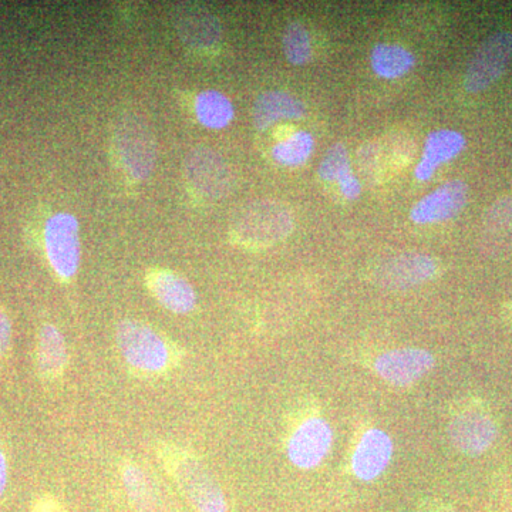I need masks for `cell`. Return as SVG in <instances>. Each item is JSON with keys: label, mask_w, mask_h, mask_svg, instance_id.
<instances>
[{"label": "cell", "mask_w": 512, "mask_h": 512, "mask_svg": "<svg viewBox=\"0 0 512 512\" xmlns=\"http://www.w3.org/2000/svg\"><path fill=\"white\" fill-rule=\"evenodd\" d=\"M45 248L47 259L59 278L69 281L79 271L82 241L77 218L59 212L46 222Z\"/></svg>", "instance_id": "5"}, {"label": "cell", "mask_w": 512, "mask_h": 512, "mask_svg": "<svg viewBox=\"0 0 512 512\" xmlns=\"http://www.w3.org/2000/svg\"><path fill=\"white\" fill-rule=\"evenodd\" d=\"M511 303H512V301H511Z\"/></svg>", "instance_id": "30"}, {"label": "cell", "mask_w": 512, "mask_h": 512, "mask_svg": "<svg viewBox=\"0 0 512 512\" xmlns=\"http://www.w3.org/2000/svg\"><path fill=\"white\" fill-rule=\"evenodd\" d=\"M12 340V323L5 312L0 311V355L8 350Z\"/></svg>", "instance_id": "27"}, {"label": "cell", "mask_w": 512, "mask_h": 512, "mask_svg": "<svg viewBox=\"0 0 512 512\" xmlns=\"http://www.w3.org/2000/svg\"><path fill=\"white\" fill-rule=\"evenodd\" d=\"M315 141L308 131H296L272 148V157L286 167L301 165L311 157Z\"/></svg>", "instance_id": "23"}, {"label": "cell", "mask_w": 512, "mask_h": 512, "mask_svg": "<svg viewBox=\"0 0 512 512\" xmlns=\"http://www.w3.org/2000/svg\"><path fill=\"white\" fill-rule=\"evenodd\" d=\"M195 114L202 126L221 130L234 119V106L225 94L217 90H205L195 100Z\"/></svg>", "instance_id": "22"}, {"label": "cell", "mask_w": 512, "mask_h": 512, "mask_svg": "<svg viewBox=\"0 0 512 512\" xmlns=\"http://www.w3.org/2000/svg\"><path fill=\"white\" fill-rule=\"evenodd\" d=\"M114 143L128 177L147 180L156 167L157 146L146 121L137 114H124L114 127Z\"/></svg>", "instance_id": "4"}, {"label": "cell", "mask_w": 512, "mask_h": 512, "mask_svg": "<svg viewBox=\"0 0 512 512\" xmlns=\"http://www.w3.org/2000/svg\"><path fill=\"white\" fill-rule=\"evenodd\" d=\"M339 185L340 191L349 200H355V198L359 197L360 192H362V185H360L359 180L352 173L343 177L339 181Z\"/></svg>", "instance_id": "26"}, {"label": "cell", "mask_w": 512, "mask_h": 512, "mask_svg": "<svg viewBox=\"0 0 512 512\" xmlns=\"http://www.w3.org/2000/svg\"><path fill=\"white\" fill-rule=\"evenodd\" d=\"M466 147V138L454 130H437L430 133L424 143L423 157L417 164L416 175L419 181H429L441 164L456 158Z\"/></svg>", "instance_id": "17"}, {"label": "cell", "mask_w": 512, "mask_h": 512, "mask_svg": "<svg viewBox=\"0 0 512 512\" xmlns=\"http://www.w3.org/2000/svg\"><path fill=\"white\" fill-rule=\"evenodd\" d=\"M282 46L286 59L295 66L308 63L312 57L311 35L299 22L289 23L282 35Z\"/></svg>", "instance_id": "24"}, {"label": "cell", "mask_w": 512, "mask_h": 512, "mask_svg": "<svg viewBox=\"0 0 512 512\" xmlns=\"http://www.w3.org/2000/svg\"><path fill=\"white\" fill-rule=\"evenodd\" d=\"M121 480L130 503L137 512H165L160 490L143 468L126 463L121 468Z\"/></svg>", "instance_id": "19"}, {"label": "cell", "mask_w": 512, "mask_h": 512, "mask_svg": "<svg viewBox=\"0 0 512 512\" xmlns=\"http://www.w3.org/2000/svg\"><path fill=\"white\" fill-rule=\"evenodd\" d=\"M373 72L383 79H399L413 69L416 57L406 47L379 43L370 55Z\"/></svg>", "instance_id": "21"}, {"label": "cell", "mask_w": 512, "mask_h": 512, "mask_svg": "<svg viewBox=\"0 0 512 512\" xmlns=\"http://www.w3.org/2000/svg\"><path fill=\"white\" fill-rule=\"evenodd\" d=\"M292 229L291 212L276 201L251 202L232 222V235L245 247H269L288 237Z\"/></svg>", "instance_id": "3"}, {"label": "cell", "mask_w": 512, "mask_h": 512, "mask_svg": "<svg viewBox=\"0 0 512 512\" xmlns=\"http://www.w3.org/2000/svg\"><path fill=\"white\" fill-rule=\"evenodd\" d=\"M188 183L205 200H220L231 188V173L224 158L208 147H197L185 161Z\"/></svg>", "instance_id": "7"}, {"label": "cell", "mask_w": 512, "mask_h": 512, "mask_svg": "<svg viewBox=\"0 0 512 512\" xmlns=\"http://www.w3.org/2000/svg\"><path fill=\"white\" fill-rule=\"evenodd\" d=\"M448 439L461 454L477 457L490 450L497 440L498 429L488 414L470 410L458 414L448 424Z\"/></svg>", "instance_id": "11"}, {"label": "cell", "mask_w": 512, "mask_h": 512, "mask_svg": "<svg viewBox=\"0 0 512 512\" xmlns=\"http://www.w3.org/2000/svg\"><path fill=\"white\" fill-rule=\"evenodd\" d=\"M146 284L154 299L175 315H187L197 306V293L190 282L170 269L148 272Z\"/></svg>", "instance_id": "14"}, {"label": "cell", "mask_w": 512, "mask_h": 512, "mask_svg": "<svg viewBox=\"0 0 512 512\" xmlns=\"http://www.w3.org/2000/svg\"><path fill=\"white\" fill-rule=\"evenodd\" d=\"M512 60V33L498 30L478 46L468 63L464 87L468 93H481L493 86Z\"/></svg>", "instance_id": "6"}, {"label": "cell", "mask_w": 512, "mask_h": 512, "mask_svg": "<svg viewBox=\"0 0 512 512\" xmlns=\"http://www.w3.org/2000/svg\"><path fill=\"white\" fill-rule=\"evenodd\" d=\"M164 466L187 500L198 512H228L224 491L211 471L197 457L167 447L161 450Z\"/></svg>", "instance_id": "1"}, {"label": "cell", "mask_w": 512, "mask_h": 512, "mask_svg": "<svg viewBox=\"0 0 512 512\" xmlns=\"http://www.w3.org/2000/svg\"><path fill=\"white\" fill-rule=\"evenodd\" d=\"M480 249L488 258H500L512 251V198L495 201L485 214Z\"/></svg>", "instance_id": "16"}, {"label": "cell", "mask_w": 512, "mask_h": 512, "mask_svg": "<svg viewBox=\"0 0 512 512\" xmlns=\"http://www.w3.org/2000/svg\"><path fill=\"white\" fill-rule=\"evenodd\" d=\"M116 342L121 356L136 372L158 375L173 363V350L167 340L138 320H121L116 329Z\"/></svg>", "instance_id": "2"}, {"label": "cell", "mask_w": 512, "mask_h": 512, "mask_svg": "<svg viewBox=\"0 0 512 512\" xmlns=\"http://www.w3.org/2000/svg\"><path fill=\"white\" fill-rule=\"evenodd\" d=\"M66 340L60 330L53 325L40 329L37 340V369L47 380H55L67 366Z\"/></svg>", "instance_id": "20"}, {"label": "cell", "mask_w": 512, "mask_h": 512, "mask_svg": "<svg viewBox=\"0 0 512 512\" xmlns=\"http://www.w3.org/2000/svg\"><path fill=\"white\" fill-rule=\"evenodd\" d=\"M468 185L460 180L448 181L414 205L410 218L416 224H439L451 220L466 207Z\"/></svg>", "instance_id": "13"}, {"label": "cell", "mask_w": 512, "mask_h": 512, "mask_svg": "<svg viewBox=\"0 0 512 512\" xmlns=\"http://www.w3.org/2000/svg\"><path fill=\"white\" fill-rule=\"evenodd\" d=\"M436 259L421 252H404L377 266L376 284L389 291H406L430 281L437 274Z\"/></svg>", "instance_id": "8"}, {"label": "cell", "mask_w": 512, "mask_h": 512, "mask_svg": "<svg viewBox=\"0 0 512 512\" xmlns=\"http://www.w3.org/2000/svg\"><path fill=\"white\" fill-rule=\"evenodd\" d=\"M174 23L178 36L190 49L207 50L220 43L221 22L202 6L181 3L175 10Z\"/></svg>", "instance_id": "12"}, {"label": "cell", "mask_w": 512, "mask_h": 512, "mask_svg": "<svg viewBox=\"0 0 512 512\" xmlns=\"http://www.w3.org/2000/svg\"><path fill=\"white\" fill-rule=\"evenodd\" d=\"M392 457L393 441L389 434L380 429L366 431L353 453V474L362 481L376 480L389 467Z\"/></svg>", "instance_id": "15"}, {"label": "cell", "mask_w": 512, "mask_h": 512, "mask_svg": "<svg viewBox=\"0 0 512 512\" xmlns=\"http://www.w3.org/2000/svg\"><path fill=\"white\" fill-rule=\"evenodd\" d=\"M348 174H350L348 150L343 144H335L326 151L325 157L319 165V177L325 181L339 183Z\"/></svg>", "instance_id": "25"}, {"label": "cell", "mask_w": 512, "mask_h": 512, "mask_svg": "<svg viewBox=\"0 0 512 512\" xmlns=\"http://www.w3.org/2000/svg\"><path fill=\"white\" fill-rule=\"evenodd\" d=\"M8 485V463H6L5 454L0 450V497L5 493Z\"/></svg>", "instance_id": "29"}, {"label": "cell", "mask_w": 512, "mask_h": 512, "mask_svg": "<svg viewBox=\"0 0 512 512\" xmlns=\"http://www.w3.org/2000/svg\"><path fill=\"white\" fill-rule=\"evenodd\" d=\"M333 443V430L328 421L313 417L303 421L288 443V457L302 470L318 467L328 456Z\"/></svg>", "instance_id": "10"}, {"label": "cell", "mask_w": 512, "mask_h": 512, "mask_svg": "<svg viewBox=\"0 0 512 512\" xmlns=\"http://www.w3.org/2000/svg\"><path fill=\"white\" fill-rule=\"evenodd\" d=\"M306 107L298 97L279 90L262 93L254 104V124L258 130L274 126L282 120H298L305 116Z\"/></svg>", "instance_id": "18"}, {"label": "cell", "mask_w": 512, "mask_h": 512, "mask_svg": "<svg viewBox=\"0 0 512 512\" xmlns=\"http://www.w3.org/2000/svg\"><path fill=\"white\" fill-rule=\"evenodd\" d=\"M436 366V357L429 350L403 348L389 350L375 360L380 379L397 387H409L429 375Z\"/></svg>", "instance_id": "9"}, {"label": "cell", "mask_w": 512, "mask_h": 512, "mask_svg": "<svg viewBox=\"0 0 512 512\" xmlns=\"http://www.w3.org/2000/svg\"><path fill=\"white\" fill-rule=\"evenodd\" d=\"M32 512H66L62 507V504L56 500V498L49 497V495H45V497H40L39 500L33 504Z\"/></svg>", "instance_id": "28"}]
</instances>
